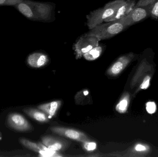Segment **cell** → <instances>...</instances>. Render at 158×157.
Returning a JSON list of instances; mask_svg holds the SVG:
<instances>
[{"label":"cell","mask_w":158,"mask_h":157,"mask_svg":"<svg viewBox=\"0 0 158 157\" xmlns=\"http://www.w3.org/2000/svg\"><path fill=\"white\" fill-rule=\"evenodd\" d=\"M15 7L26 18L35 21H50L54 13V5L50 3L23 0Z\"/></svg>","instance_id":"obj_1"},{"label":"cell","mask_w":158,"mask_h":157,"mask_svg":"<svg viewBox=\"0 0 158 157\" xmlns=\"http://www.w3.org/2000/svg\"><path fill=\"white\" fill-rule=\"evenodd\" d=\"M155 73L153 65L147 57H143L139 62L137 69L130 83L131 89H134V97L142 90H146L149 87L150 82Z\"/></svg>","instance_id":"obj_2"},{"label":"cell","mask_w":158,"mask_h":157,"mask_svg":"<svg viewBox=\"0 0 158 157\" xmlns=\"http://www.w3.org/2000/svg\"><path fill=\"white\" fill-rule=\"evenodd\" d=\"M125 0H114L106 4L101 8L90 12L86 15L87 25L89 29L103 23L107 18L113 14L122 5Z\"/></svg>","instance_id":"obj_3"},{"label":"cell","mask_w":158,"mask_h":157,"mask_svg":"<svg viewBox=\"0 0 158 157\" xmlns=\"http://www.w3.org/2000/svg\"><path fill=\"white\" fill-rule=\"evenodd\" d=\"M128 27L121 20H115L97 25L87 32L97 37L100 40L110 38L121 32Z\"/></svg>","instance_id":"obj_4"},{"label":"cell","mask_w":158,"mask_h":157,"mask_svg":"<svg viewBox=\"0 0 158 157\" xmlns=\"http://www.w3.org/2000/svg\"><path fill=\"white\" fill-rule=\"evenodd\" d=\"M100 41L97 37L87 33L81 36L74 45L76 59H81L84 54L99 45Z\"/></svg>","instance_id":"obj_5"},{"label":"cell","mask_w":158,"mask_h":157,"mask_svg":"<svg viewBox=\"0 0 158 157\" xmlns=\"http://www.w3.org/2000/svg\"><path fill=\"white\" fill-rule=\"evenodd\" d=\"M7 126L19 132H27L31 131L32 127L27 120L20 113H10L6 118Z\"/></svg>","instance_id":"obj_6"},{"label":"cell","mask_w":158,"mask_h":157,"mask_svg":"<svg viewBox=\"0 0 158 157\" xmlns=\"http://www.w3.org/2000/svg\"><path fill=\"white\" fill-rule=\"evenodd\" d=\"M50 130L56 134L81 143L90 140L85 134L76 129L62 126H53L50 127Z\"/></svg>","instance_id":"obj_7"},{"label":"cell","mask_w":158,"mask_h":157,"mask_svg":"<svg viewBox=\"0 0 158 157\" xmlns=\"http://www.w3.org/2000/svg\"><path fill=\"white\" fill-rule=\"evenodd\" d=\"M135 56L136 54L133 52L122 55L108 68L107 74L111 77L118 76L134 60Z\"/></svg>","instance_id":"obj_8"},{"label":"cell","mask_w":158,"mask_h":157,"mask_svg":"<svg viewBox=\"0 0 158 157\" xmlns=\"http://www.w3.org/2000/svg\"><path fill=\"white\" fill-rule=\"evenodd\" d=\"M150 15L149 10L144 7L135 6L132 11L128 15L121 18L120 20L129 27L150 17Z\"/></svg>","instance_id":"obj_9"},{"label":"cell","mask_w":158,"mask_h":157,"mask_svg":"<svg viewBox=\"0 0 158 157\" xmlns=\"http://www.w3.org/2000/svg\"><path fill=\"white\" fill-rule=\"evenodd\" d=\"M20 143L24 146L32 151L40 154V156L44 157H61L64 155L60 154L59 152L49 149L45 151L43 148L42 143H35L29 141L25 138H20L19 140Z\"/></svg>","instance_id":"obj_10"},{"label":"cell","mask_w":158,"mask_h":157,"mask_svg":"<svg viewBox=\"0 0 158 157\" xmlns=\"http://www.w3.org/2000/svg\"><path fill=\"white\" fill-rule=\"evenodd\" d=\"M42 142L48 148L57 152H64L70 145V142L52 135H45L41 138Z\"/></svg>","instance_id":"obj_11"},{"label":"cell","mask_w":158,"mask_h":157,"mask_svg":"<svg viewBox=\"0 0 158 157\" xmlns=\"http://www.w3.org/2000/svg\"><path fill=\"white\" fill-rule=\"evenodd\" d=\"M136 0H125L122 5L111 16L106 19L104 22L115 21L128 15L134 8Z\"/></svg>","instance_id":"obj_12"},{"label":"cell","mask_w":158,"mask_h":157,"mask_svg":"<svg viewBox=\"0 0 158 157\" xmlns=\"http://www.w3.org/2000/svg\"><path fill=\"white\" fill-rule=\"evenodd\" d=\"M48 56L43 53H34L30 54L27 59V62L31 67L39 68L43 67L49 62Z\"/></svg>","instance_id":"obj_13"},{"label":"cell","mask_w":158,"mask_h":157,"mask_svg":"<svg viewBox=\"0 0 158 157\" xmlns=\"http://www.w3.org/2000/svg\"><path fill=\"white\" fill-rule=\"evenodd\" d=\"M23 111L26 114L36 121L40 123H47L49 121V115L39 108H26Z\"/></svg>","instance_id":"obj_14"},{"label":"cell","mask_w":158,"mask_h":157,"mask_svg":"<svg viewBox=\"0 0 158 157\" xmlns=\"http://www.w3.org/2000/svg\"><path fill=\"white\" fill-rule=\"evenodd\" d=\"M62 105L61 100H55L52 102L41 104L38 107L39 109L43 111L51 117H53L56 114Z\"/></svg>","instance_id":"obj_15"},{"label":"cell","mask_w":158,"mask_h":157,"mask_svg":"<svg viewBox=\"0 0 158 157\" xmlns=\"http://www.w3.org/2000/svg\"><path fill=\"white\" fill-rule=\"evenodd\" d=\"M131 96L128 92H125L123 95L116 106V110L118 113L123 114L127 112L130 105Z\"/></svg>","instance_id":"obj_16"},{"label":"cell","mask_w":158,"mask_h":157,"mask_svg":"<svg viewBox=\"0 0 158 157\" xmlns=\"http://www.w3.org/2000/svg\"><path fill=\"white\" fill-rule=\"evenodd\" d=\"M103 50V47L101 45H98L84 54L83 56L87 61H94L101 55Z\"/></svg>","instance_id":"obj_17"},{"label":"cell","mask_w":158,"mask_h":157,"mask_svg":"<svg viewBox=\"0 0 158 157\" xmlns=\"http://www.w3.org/2000/svg\"><path fill=\"white\" fill-rule=\"evenodd\" d=\"M148 146L143 143H137L132 148L131 152L134 154H146L150 151Z\"/></svg>","instance_id":"obj_18"},{"label":"cell","mask_w":158,"mask_h":157,"mask_svg":"<svg viewBox=\"0 0 158 157\" xmlns=\"http://www.w3.org/2000/svg\"><path fill=\"white\" fill-rule=\"evenodd\" d=\"M156 1V0H138L135 6L144 7L151 12V8Z\"/></svg>","instance_id":"obj_19"},{"label":"cell","mask_w":158,"mask_h":157,"mask_svg":"<svg viewBox=\"0 0 158 157\" xmlns=\"http://www.w3.org/2000/svg\"><path fill=\"white\" fill-rule=\"evenodd\" d=\"M82 143L83 148L87 152H93L95 150L97 147L96 143L93 141H90V140L85 141Z\"/></svg>","instance_id":"obj_20"},{"label":"cell","mask_w":158,"mask_h":157,"mask_svg":"<svg viewBox=\"0 0 158 157\" xmlns=\"http://www.w3.org/2000/svg\"><path fill=\"white\" fill-rule=\"evenodd\" d=\"M146 109L149 114H154L156 112V104L154 101H148L146 104Z\"/></svg>","instance_id":"obj_21"},{"label":"cell","mask_w":158,"mask_h":157,"mask_svg":"<svg viewBox=\"0 0 158 157\" xmlns=\"http://www.w3.org/2000/svg\"><path fill=\"white\" fill-rule=\"evenodd\" d=\"M150 17L154 20H158V0L156 1L151 8Z\"/></svg>","instance_id":"obj_22"},{"label":"cell","mask_w":158,"mask_h":157,"mask_svg":"<svg viewBox=\"0 0 158 157\" xmlns=\"http://www.w3.org/2000/svg\"><path fill=\"white\" fill-rule=\"evenodd\" d=\"M23 0H0V6L15 5L19 3Z\"/></svg>","instance_id":"obj_23"},{"label":"cell","mask_w":158,"mask_h":157,"mask_svg":"<svg viewBox=\"0 0 158 157\" xmlns=\"http://www.w3.org/2000/svg\"><path fill=\"white\" fill-rule=\"evenodd\" d=\"M2 133L0 131V141L2 140Z\"/></svg>","instance_id":"obj_24"}]
</instances>
